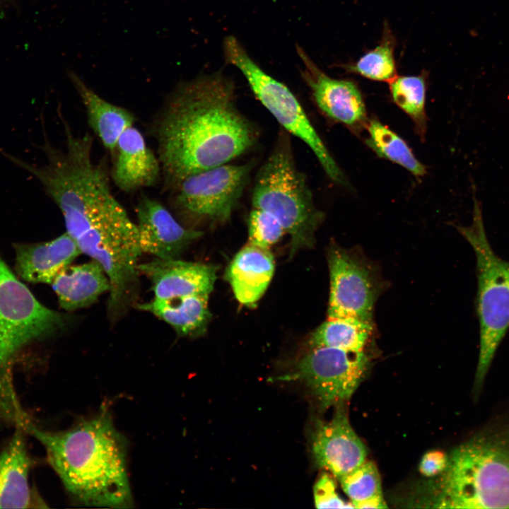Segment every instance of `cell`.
<instances>
[{
    "mask_svg": "<svg viewBox=\"0 0 509 509\" xmlns=\"http://www.w3.org/2000/svg\"><path fill=\"white\" fill-rule=\"evenodd\" d=\"M235 96L232 81L221 73L182 82L167 96L151 129L165 188L228 163L254 146L257 131Z\"/></svg>",
    "mask_w": 509,
    "mask_h": 509,
    "instance_id": "6da1fadb",
    "label": "cell"
},
{
    "mask_svg": "<svg viewBox=\"0 0 509 509\" xmlns=\"http://www.w3.org/2000/svg\"><path fill=\"white\" fill-rule=\"evenodd\" d=\"M24 430L45 447L48 462L77 502L131 507L126 441L107 411L102 410L64 431H44L31 421Z\"/></svg>",
    "mask_w": 509,
    "mask_h": 509,
    "instance_id": "7a4b0ae2",
    "label": "cell"
},
{
    "mask_svg": "<svg viewBox=\"0 0 509 509\" xmlns=\"http://www.w3.org/2000/svg\"><path fill=\"white\" fill-rule=\"evenodd\" d=\"M433 507L509 508V404L448 455Z\"/></svg>",
    "mask_w": 509,
    "mask_h": 509,
    "instance_id": "3957f363",
    "label": "cell"
},
{
    "mask_svg": "<svg viewBox=\"0 0 509 509\" xmlns=\"http://www.w3.org/2000/svg\"><path fill=\"white\" fill-rule=\"evenodd\" d=\"M67 316L40 303L0 255V421L23 426L30 419L13 382L17 356L29 345L62 332Z\"/></svg>",
    "mask_w": 509,
    "mask_h": 509,
    "instance_id": "277c9868",
    "label": "cell"
},
{
    "mask_svg": "<svg viewBox=\"0 0 509 509\" xmlns=\"http://www.w3.org/2000/svg\"><path fill=\"white\" fill-rule=\"evenodd\" d=\"M252 204L274 216L290 235V256L315 243V233L324 215L316 208L305 177L295 164L285 130L257 174Z\"/></svg>",
    "mask_w": 509,
    "mask_h": 509,
    "instance_id": "5b68a950",
    "label": "cell"
},
{
    "mask_svg": "<svg viewBox=\"0 0 509 509\" xmlns=\"http://www.w3.org/2000/svg\"><path fill=\"white\" fill-rule=\"evenodd\" d=\"M457 229L472 245L476 259V306L480 324L479 354L473 387L476 398L509 328V262L501 259L492 250L476 199L474 198L472 225L458 226Z\"/></svg>",
    "mask_w": 509,
    "mask_h": 509,
    "instance_id": "8992f818",
    "label": "cell"
},
{
    "mask_svg": "<svg viewBox=\"0 0 509 509\" xmlns=\"http://www.w3.org/2000/svg\"><path fill=\"white\" fill-rule=\"evenodd\" d=\"M223 48L227 62L240 71L255 97L285 131L300 139L312 150L334 182L346 185L347 181L341 170L290 89L264 71L233 36L226 37Z\"/></svg>",
    "mask_w": 509,
    "mask_h": 509,
    "instance_id": "52a82bcc",
    "label": "cell"
},
{
    "mask_svg": "<svg viewBox=\"0 0 509 509\" xmlns=\"http://www.w3.org/2000/svg\"><path fill=\"white\" fill-rule=\"evenodd\" d=\"M370 360L363 350L335 347L311 348L289 373L278 380L300 381L306 385L322 409L345 404L365 378Z\"/></svg>",
    "mask_w": 509,
    "mask_h": 509,
    "instance_id": "ba28073f",
    "label": "cell"
},
{
    "mask_svg": "<svg viewBox=\"0 0 509 509\" xmlns=\"http://www.w3.org/2000/svg\"><path fill=\"white\" fill-rule=\"evenodd\" d=\"M251 168L249 163H226L190 175L172 189L175 205L194 218L226 222L242 195Z\"/></svg>",
    "mask_w": 509,
    "mask_h": 509,
    "instance_id": "9c48e42d",
    "label": "cell"
},
{
    "mask_svg": "<svg viewBox=\"0 0 509 509\" xmlns=\"http://www.w3.org/2000/svg\"><path fill=\"white\" fill-rule=\"evenodd\" d=\"M330 291L328 318L352 317L373 322L382 289L378 272L362 255L333 245L328 252Z\"/></svg>",
    "mask_w": 509,
    "mask_h": 509,
    "instance_id": "30bf717a",
    "label": "cell"
},
{
    "mask_svg": "<svg viewBox=\"0 0 509 509\" xmlns=\"http://www.w3.org/2000/svg\"><path fill=\"white\" fill-rule=\"evenodd\" d=\"M301 75L319 110L329 119L354 131L365 128L368 119L360 90L348 80L332 78L322 71L300 48Z\"/></svg>",
    "mask_w": 509,
    "mask_h": 509,
    "instance_id": "8fae6325",
    "label": "cell"
},
{
    "mask_svg": "<svg viewBox=\"0 0 509 509\" xmlns=\"http://www.w3.org/2000/svg\"><path fill=\"white\" fill-rule=\"evenodd\" d=\"M328 421H317L312 436L316 463L338 479L366 460L367 450L351 427L344 404Z\"/></svg>",
    "mask_w": 509,
    "mask_h": 509,
    "instance_id": "7c38bea8",
    "label": "cell"
},
{
    "mask_svg": "<svg viewBox=\"0 0 509 509\" xmlns=\"http://www.w3.org/2000/svg\"><path fill=\"white\" fill-rule=\"evenodd\" d=\"M137 228L142 252L163 259H177L202 232L186 228L158 201L141 197L137 207Z\"/></svg>",
    "mask_w": 509,
    "mask_h": 509,
    "instance_id": "4fadbf2b",
    "label": "cell"
},
{
    "mask_svg": "<svg viewBox=\"0 0 509 509\" xmlns=\"http://www.w3.org/2000/svg\"><path fill=\"white\" fill-rule=\"evenodd\" d=\"M138 270L152 285L154 298L167 300L191 295H209L216 279L211 264L155 258L138 264Z\"/></svg>",
    "mask_w": 509,
    "mask_h": 509,
    "instance_id": "5bb4252c",
    "label": "cell"
},
{
    "mask_svg": "<svg viewBox=\"0 0 509 509\" xmlns=\"http://www.w3.org/2000/svg\"><path fill=\"white\" fill-rule=\"evenodd\" d=\"M112 157L110 177L122 191L130 192L152 187L159 181L162 174L160 160L134 125L122 134Z\"/></svg>",
    "mask_w": 509,
    "mask_h": 509,
    "instance_id": "9a60e30c",
    "label": "cell"
},
{
    "mask_svg": "<svg viewBox=\"0 0 509 509\" xmlns=\"http://www.w3.org/2000/svg\"><path fill=\"white\" fill-rule=\"evenodd\" d=\"M13 250L16 275L33 283L51 284L81 254L67 233L47 242L16 243Z\"/></svg>",
    "mask_w": 509,
    "mask_h": 509,
    "instance_id": "2e32d148",
    "label": "cell"
},
{
    "mask_svg": "<svg viewBox=\"0 0 509 509\" xmlns=\"http://www.w3.org/2000/svg\"><path fill=\"white\" fill-rule=\"evenodd\" d=\"M21 426L0 453V508H33L36 502L30 485L31 460Z\"/></svg>",
    "mask_w": 509,
    "mask_h": 509,
    "instance_id": "e0dca14e",
    "label": "cell"
},
{
    "mask_svg": "<svg viewBox=\"0 0 509 509\" xmlns=\"http://www.w3.org/2000/svg\"><path fill=\"white\" fill-rule=\"evenodd\" d=\"M274 272V260L269 249L248 242L234 257L226 279L241 304L253 306L267 290Z\"/></svg>",
    "mask_w": 509,
    "mask_h": 509,
    "instance_id": "ac0fdd59",
    "label": "cell"
},
{
    "mask_svg": "<svg viewBox=\"0 0 509 509\" xmlns=\"http://www.w3.org/2000/svg\"><path fill=\"white\" fill-rule=\"evenodd\" d=\"M59 303L66 311H74L93 304L110 290V282L96 261L71 264L61 271L51 283Z\"/></svg>",
    "mask_w": 509,
    "mask_h": 509,
    "instance_id": "d6986e66",
    "label": "cell"
},
{
    "mask_svg": "<svg viewBox=\"0 0 509 509\" xmlns=\"http://www.w3.org/2000/svg\"><path fill=\"white\" fill-rule=\"evenodd\" d=\"M67 75L85 106L90 127L112 156L122 134L134 125V115L104 100L74 71L68 70Z\"/></svg>",
    "mask_w": 509,
    "mask_h": 509,
    "instance_id": "ffe728a7",
    "label": "cell"
},
{
    "mask_svg": "<svg viewBox=\"0 0 509 509\" xmlns=\"http://www.w3.org/2000/svg\"><path fill=\"white\" fill-rule=\"evenodd\" d=\"M208 299L209 295H191L167 300L153 298L136 305L167 322L178 335L194 337L203 334L209 322Z\"/></svg>",
    "mask_w": 509,
    "mask_h": 509,
    "instance_id": "44dd1931",
    "label": "cell"
},
{
    "mask_svg": "<svg viewBox=\"0 0 509 509\" xmlns=\"http://www.w3.org/2000/svg\"><path fill=\"white\" fill-rule=\"evenodd\" d=\"M373 322L352 317L327 318L311 334V348L335 347L348 350H363L373 332Z\"/></svg>",
    "mask_w": 509,
    "mask_h": 509,
    "instance_id": "7402d4cb",
    "label": "cell"
},
{
    "mask_svg": "<svg viewBox=\"0 0 509 509\" xmlns=\"http://www.w3.org/2000/svg\"><path fill=\"white\" fill-rule=\"evenodd\" d=\"M365 128L368 136L365 141L378 156L400 165L415 177L425 175V166L397 133L375 119L368 120Z\"/></svg>",
    "mask_w": 509,
    "mask_h": 509,
    "instance_id": "603a6c76",
    "label": "cell"
},
{
    "mask_svg": "<svg viewBox=\"0 0 509 509\" xmlns=\"http://www.w3.org/2000/svg\"><path fill=\"white\" fill-rule=\"evenodd\" d=\"M394 103L411 119L421 140L427 129L426 114V83L421 76H397L390 83Z\"/></svg>",
    "mask_w": 509,
    "mask_h": 509,
    "instance_id": "cb8c5ba5",
    "label": "cell"
},
{
    "mask_svg": "<svg viewBox=\"0 0 509 509\" xmlns=\"http://www.w3.org/2000/svg\"><path fill=\"white\" fill-rule=\"evenodd\" d=\"M339 480L353 506L358 503L382 496L380 474L373 462L365 460Z\"/></svg>",
    "mask_w": 509,
    "mask_h": 509,
    "instance_id": "d4e9b609",
    "label": "cell"
},
{
    "mask_svg": "<svg viewBox=\"0 0 509 509\" xmlns=\"http://www.w3.org/2000/svg\"><path fill=\"white\" fill-rule=\"evenodd\" d=\"M349 69L370 80L390 83L397 77L391 44L382 42L362 56Z\"/></svg>",
    "mask_w": 509,
    "mask_h": 509,
    "instance_id": "484cf974",
    "label": "cell"
},
{
    "mask_svg": "<svg viewBox=\"0 0 509 509\" xmlns=\"http://www.w3.org/2000/svg\"><path fill=\"white\" fill-rule=\"evenodd\" d=\"M285 230L271 213L253 208L248 218L249 243L269 249L278 242Z\"/></svg>",
    "mask_w": 509,
    "mask_h": 509,
    "instance_id": "4316f807",
    "label": "cell"
},
{
    "mask_svg": "<svg viewBox=\"0 0 509 509\" xmlns=\"http://www.w3.org/2000/svg\"><path fill=\"white\" fill-rule=\"evenodd\" d=\"M315 505L317 508H354L337 493L336 484L327 474H322L313 487Z\"/></svg>",
    "mask_w": 509,
    "mask_h": 509,
    "instance_id": "83f0119b",
    "label": "cell"
},
{
    "mask_svg": "<svg viewBox=\"0 0 509 509\" xmlns=\"http://www.w3.org/2000/svg\"><path fill=\"white\" fill-rule=\"evenodd\" d=\"M447 461L448 455L445 452L439 450L429 451L421 459L419 471L426 477L440 475L445 471Z\"/></svg>",
    "mask_w": 509,
    "mask_h": 509,
    "instance_id": "f1b7e54d",
    "label": "cell"
},
{
    "mask_svg": "<svg viewBox=\"0 0 509 509\" xmlns=\"http://www.w3.org/2000/svg\"><path fill=\"white\" fill-rule=\"evenodd\" d=\"M354 508H387L382 496H378L353 505Z\"/></svg>",
    "mask_w": 509,
    "mask_h": 509,
    "instance_id": "f546056e",
    "label": "cell"
}]
</instances>
